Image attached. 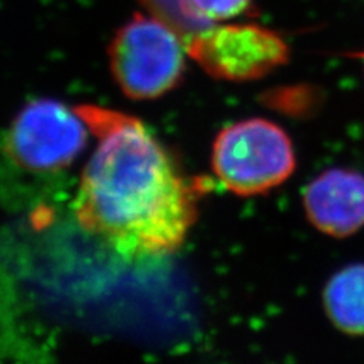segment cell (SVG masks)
Segmentation results:
<instances>
[{
	"instance_id": "cell-2",
	"label": "cell",
	"mask_w": 364,
	"mask_h": 364,
	"mask_svg": "<svg viewBox=\"0 0 364 364\" xmlns=\"http://www.w3.org/2000/svg\"><path fill=\"white\" fill-rule=\"evenodd\" d=\"M109 68L129 99L151 100L181 81L188 56L186 41L166 21L136 13L109 44Z\"/></svg>"
},
{
	"instance_id": "cell-4",
	"label": "cell",
	"mask_w": 364,
	"mask_h": 364,
	"mask_svg": "<svg viewBox=\"0 0 364 364\" xmlns=\"http://www.w3.org/2000/svg\"><path fill=\"white\" fill-rule=\"evenodd\" d=\"M186 48L210 76L246 82L264 77L289 60V44L257 23H214L191 37Z\"/></svg>"
},
{
	"instance_id": "cell-10",
	"label": "cell",
	"mask_w": 364,
	"mask_h": 364,
	"mask_svg": "<svg viewBox=\"0 0 364 364\" xmlns=\"http://www.w3.org/2000/svg\"><path fill=\"white\" fill-rule=\"evenodd\" d=\"M358 56L361 58V61L364 63V52H361V53H358Z\"/></svg>"
},
{
	"instance_id": "cell-7",
	"label": "cell",
	"mask_w": 364,
	"mask_h": 364,
	"mask_svg": "<svg viewBox=\"0 0 364 364\" xmlns=\"http://www.w3.org/2000/svg\"><path fill=\"white\" fill-rule=\"evenodd\" d=\"M323 305L329 321L349 336H364V264L338 270L326 282Z\"/></svg>"
},
{
	"instance_id": "cell-8",
	"label": "cell",
	"mask_w": 364,
	"mask_h": 364,
	"mask_svg": "<svg viewBox=\"0 0 364 364\" xmlns=\"http://www.w3.org/2000/svg\"><path fill=\"white\" fill-rule=\"evenodd\" d=\"M250 5L252 0H184L186 13L198 33L214 23L242 16Z\"/></svg>"
},
{
	"instance_id": "cell-9",
	"label": "cell",
	"mask_w": 364,
	"mask_h": 364,
	"mask_svg": "<svg viewBox=\"0 0 364 364\" xmlns=\"http://www.w3.org/2000/svg\"><path fill=\"white\" fill-rule=\"evenodd\" d=\"M139 2L147 13L172 26L186 43L198 33L186 13L184 0H139Z\"/></svg>"
},
{
	"instance_id": "cell-1",
	"label": "cell",
	"mask_w": 364,
	"mask_h": 364,
	"mask_svg": "<svg viewBox=\"0 0 364 364\" xmlns=\"http://www.w3.org/2000/svg\"><path fill=\"white\" fill-rule=\"evenodd\" d=\"M76 109L97 139L73 202L77 223L123 258L173 252L195 223L196 202L172 159L139 119Z\"/></svg>"
},
{
	"instance_id": "cell-6",
	"label": "cell",
	"mask_w": 364,
	"mask_h": 364,
	"mask_svg": "<svg viewBox=\"0 0 364 364\" xmlns=\"http://www.w3.org/2000/svg\"><path fill=\"white\" fill-rule=\"evenodd\" d=\"M304 208L317 231L336 238L357 234L364 226V175L349 168L325 170L305 187Z\"/></svg>"
},
{
	"instance_id": "cell-5",
	"label": "cell",
	"mask_w": 364,
	"mask_h": 364,
	"mask_svg": "<svg viewBox=\"0 0 364 364\" xmlns=\"http://www.w3.org/2000/svg\"><path fill=\"white\" fill-rule=\"evenodd\" d=\"M88 124L77 109L53 99L32 100L11 124L8 151L31 172L49 173L70 166L87 144Z\"/></svg>"
},
{
	"instance_id": "cell-3",
	"label": "cell",
	"mask_w": 364,
	"mask_h": 364,
	"mask_svg": "<svg viewBox=\"0 0 364 364\" xmlns=\"http://www.w3.org/2000/svg\"><path fill=\"white\" fill-rule=\"evenodd\" d=\"M294 167L296 155L290 136L270 120L237 122L215 136L214 173L238 196H255L281 186Z\"/></svg>"
}]
</instances>
